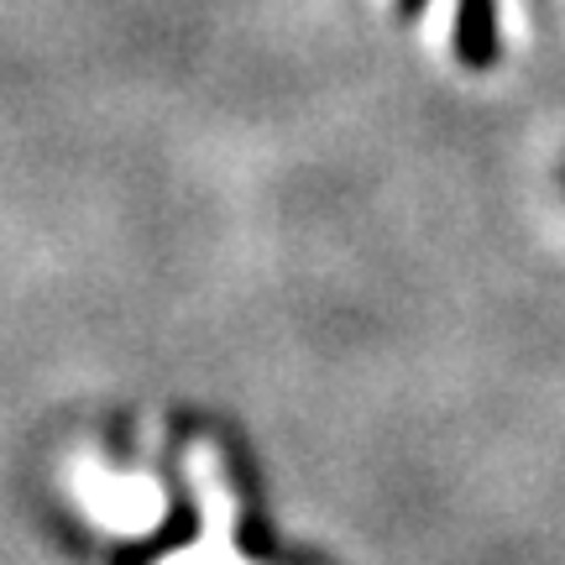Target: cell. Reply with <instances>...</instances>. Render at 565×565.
Returning <instances> with one entry per match:
<instances>
[{
	"instance_id": "6da1fadb",
	"label": "cell",
	"mask_w": 565,
	"mask_h": 565,
	"mask_svg": "<svg viewBox=\"0 0 565 565\" xmlns=\"http://www.w3.org/2000/svg\"><path fill=\"white\" fill-rule=\"evenodd\" d=\"M456 42H461V58L471 63V68H482L487 58H492V0H461V32H456Z\"/></svg>"
},
{
	"instance_id": "7a4b0ae2",
	"label": "cell",
	"mask_w": 565,
	"mask_h": 565,
	"mask_svg": "<svg viewBox=\"0 0 565 565\" xmlns=\"http://www.w3.org/2000/svg\"><path fill=\"white\" fill-rule=\"evenodd\" d=\"M404 11H419V0H404Z\"/></svg>"
}]
</instances>
